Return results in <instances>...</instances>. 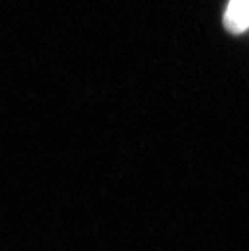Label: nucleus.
Segmentation results:
<instances>
[{"label": "nucleus", "mask_w": 249, "mask_h": 251, "mask_svg": "<svg viewBox=\"0 0 249 251\" xmlns=\"http://www.w3.org/2000/svg\"><path fill=\"white\" fill-rule=\"evenodd\" d=\"M225 26L233 34L249 29V0H230L225 12Z\"/></svg>", "instance_id": "f257e3e1"}]
</instances>
